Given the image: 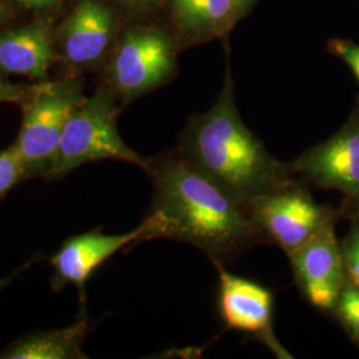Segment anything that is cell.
Listing matches in <instances>:
<instances>
[{
	"label": "cell",
	"instance_id": "cell-15",
	"mask_svg": "<svg viewBox=\"0 0 359 359\" xmlns=\"http://www.w3.org/2000/svg\"><path fill=\"white\" fill-rule=\"evenodd\" d=\"M333 314L341 322L351 341L359 346V287L347 278L338 295Z\"/></svg>",
	"mask_w": 359,
	"mask_h": 359
},
{
	"label": "cell",
	"instance_id": "cell-10",
	"mask_svg": "<svg viewBox=\"0 0 359 359\" xmlns=\"http://www.w3.org/2000/svg\"><path fill=\"white\" fill-rule=\"evenodd\" d=\"M216 269L219 274V311L224 321L231 329L252 334L281 353L271 330L273 295L269 289L234 276L224 266Z\"/></svg>",
	"mask_w": 359,
	"mask_h": 359
},
{
	"label": "cell",
	"instance_id": "cell-13",
	"mask_svg": "<svg viewBox=\"0 0 359 359\" xmlns=\"http://www.w3.org/2000/svg\"><path fill=\"white\" fill-rule=\"evenodd\" d=\"M88 332L86 318L51 332L26 334L0 353L1 359H83L81 345Z\"/></svg>",
	"mask_w": 359,
	"mask_h": 359
},
{
	"label": "cell",
	"instance_id": "cell-11",
	"mask_svg": "<svg viewBox=\"0 0 359 359\" xmlns=\"http://www.w3.org/2000/svg\"><path fill=\"white\" fill-rule=\"evenodd\" d=\"M114 18L99 1L83 0L65 23L62 47L65 59L72 67L97 63L112 38Z\"/></svg>",
	"mask_w": 359,
	"mask_h": 359
},
{
	"label": "cell",
	"instance_id": "cell-18",
	"mask_svg": "<svg viewBox=\"0 0 359 359\" xmlns=\"http://www.w3.org/2000/svg\"><path fill=\"white\" fill-rule=\"evenodd\" d=\"M330 50L341 57L351 69V72L355 75L359 81V44H355L348 40L342 39H334L330 41Z\"/></svg>",
	"mask_w": 359,
	"mask_h": 359
},
{
	"label": "cell",
	"instance_id": "cell-20",
	"mask_svg": "<svg viewBox=\"0 0 359 359\" xmlns=\"http://www.w3.org/2000/svg\"><path fill=\"white\" fill-rule=\"evenodd\" d=\"M15 1L31 8H47V7L56 6L60 0H15Z\"/></svg>",
	"mask_w": 359,
	"mask_h": 359
},
{
	"label": "cell",
	"instance_id": "cell-14",
	"mask_svg": "<svg viewBox=\"0 0 359 359\" xmlns=\"http://www.w3.org/2000/svg\"><path fill=\"white\" fill-rule=\"evenodd\" d=\"M172 7L177 25L198 36L224 32L237 15L234 0H172Z\"/></svg>",
	"mask_w": 359,
	"mask_h": 359
},
{
	"label": "cell",
	"instance_id": "cell-24",
	"mask_svg": "<svg viewBox=\"0 0 359 359\" xmlns=\"http://www.w3.org/2000/svg\"><path fill=\"white\" fill-rule=\"evenodd\" d=\"M4 13H6V10H4V7H3V4L0 3V18L4 15Z\"/></svg>",
	"mask_w": 359,
	"mask_h": 359
},
{
	"label": "cell",
	"instance_id": "cell-2",
	"mask_svg": "<svg viewBox=\"0 0 359 359\" xmlns=\"http://www.w3.org/2000/svg\"><path fill=\"white\" fill-rule=\"evenodd\" d=\"M177 151L243 205L297 179L290 164L276 158L245 126L236 105L229 69L217 102L189 121Z\"/></svg>",
	"mask_w": 359,
	"mask_h": 359
},
{
	"label": "cell",
	"instance_id": "cell-3",
	"mask_svg": "<svg viewBox=\"0 0 359 359\" xmlns=\"http://www.w3.org/2000/svg\"><path fill=\"white\" fill-rule=\"evenodd\" d=\"M116 93L108 86L84 99L65 126L56 158L44 180L57 181L76 168L104 160L123 161L145 172L149 158L129 148L117 128Z\"/></svg>",
	"mask_w": 359,
	"mask_h": 359
},
{
	"label": "cell",
	"instance_id": "cell-1",
	"mask_svg": "<svg viewBox=\"0 0 359 359\" xmlns=\"http://www.w3.org/2000/svg\"><path fill=\"white\" fill-rule=\"evenodd\" d=\"M145 173L154 184L147 217L152 240L192 245L217 266H226L250 248L265 244L243 204L231 198L180 154L149 158Z\"/></svg>",
	"mask_w": 359,
	"mask_h": 359
},
{
	"label": "cell",
	"instance_id": "cell-4",
	"mask_svg": "<svg viewBox=\"0 0 359 359\" xmlns=\"http://www.w3.org/2000/svg\"><path fill=\"white\" fill-rule=\"evenodd\" d=\"M84 99L83 81L74 76L55 81L43 80L28 88L22 103V126L13 144L28 179L47 177L65 126Z\"/></svg>",
	"mask_w": 359,
	"mask_h": 359
},
{
	"label": "cell",
	"instance_id": "cell-8",
	"mask_svg": "<svg viewBox=\"0 0 359 359\" xmlns=\"http://www.w3.org/2000/svg\"><path fill=\"white\" fill-rule=\"evenodd\" d=\"M152 229L151 218L145 217L139 226L123 234H105L95 229L68 238L51 257L53 289L74 285L84 302L86 285L92 273L124 248L152 240Z\"/></svg>",
	"mask_w": 359,
	"mask_h": 359
},
{
	"label": "cell",
	"instance_id": "cell-7",
	"mask_svg": "<svg viewBox=\"0 0 359 359\" xmlns=\"http://www.w3.org/2000/svg\"><path fill=\"white\" fill-rule=\"evenodd\" d=\"M289 164L295 176L342 193L353 205L359 198V115L351 116L332 137Z\"/></svg>",
	"mask_w": 359,
	"mask_h": 359
},
{
	"label": "cell",
	"instance_id": "cell-25",
	"mask_svg": "<svg viewBox=\"0 0 359 359\" xmlns=\"http://www.w3.org/2000/svg\"><path fill=\"white\" fill-rule=\"evenodd\" d=\"M132 1H137V3H140V1H145V0H132Z\"/></svg>",
	"mask_w": 359,
	"mask_h": 359
},
{
	"label": "cell",
	"instance_id": "cell-23",
	"mask_svg": "<svg viewBox=\"0 0 359 359\" xmlns=\"http://www.w3.org/2000/svg\"><path fill=\"white\" fill-rule=\"evenodd\" d=\"M351 206H353V209H354V212H353V218L359 221V198Z\"/></svg>",
	"mask_w": 359,
	"mask_h": 359
},
{
	"label": "cell",
	"instance_id": "cell-9",
	"mask_svg": "<svg viewBox=\"0 0 359 359\" xmlns=\"http://www.w3.org/2000/svg\"><path fill=\"white\" fill-rule=\"evenodd\" d=\"M286 256L293 268L295 283L309 304L321 311L333 313L346 281L335 224L326 226Z\"/></svg>",
	"mask_w": 359,
	"mask_h": 359
},
{
	"label": "cell",
	"instance_id": "cell-6",
	"mask_svg": "<svg viewBox=\"0 0 359 359\" xmlns=\"http://www.w3.org/2000/svg\"><path fill=\"white\" fill-rule=\"evenodd\" d=\"M175 69V46L167 35L156 29L132 31L112 56L108 87L128 102L167 83Z\"/></svg>",
	"mask_w": 359,
	"mask_h": 359
},
{
	"label": "cell",
	"instance_id": "cell-21",
	"mask_svg": "<svg viewBox=\"0 0 359 359\" xmlns=\"http://www.w3.org/2000/svg\"><path fill=\"white\" fill-rule=\"evenodd\" d=\"M20 273V270H16L15 273H13L11 276H8V277H4V278H0V292L3 290V289H6L10 283H13V278L18 276Z\"/></svg>",
	"mask_w": 359,
	"mask_h": 359
},
{
	"label": "cell",
	"instance_id": "cell-22",
	"mask_svg": "<svg viewBox=\"0 0 359 359\" xmlns=\"http://www.w3.org/2000/svg\"><path fill=\"white\" fill-rule=\"evenodd\" d=\"M249 1H250V0H234V4H236V10H237V13L243 11V8H244L245 6H246Z\"/></svg>",
	"mask_w": 359,
	"mask_h": 359
},
{
	"label": "cell",
	"instance_id": "cell-5",
	"mask_svg": "<svg viewBox=\"0 0 359 359\" xmlns=\"http://www.w3.org/2000/svg\"><path fill=\"white\" fill-rule=\"evenodd\" d=\"M245 208L264 243L277 245L286 255L306 244L338 218L337 210L318 204L298 179L257 197Z\"/></svg>",
	"mask_w": 359,
	"mask_h": 359
},
{
	"label": "cell",
	"instance_id": "cell-16",
	"mask_svg": "<svg viewBox=\"0 0 359 359\" xmlns=\"http://www.w3.org/2000/svg\"><path fill=\"white\" fill-rule=\"evenodd\" d=\"M27 179L25 165L13 145L0 151V198Z\"/></svg>",
	"mask_w": 359,
	"mask_h": 359
},
{
	"label": "cell",
	"instance_id": "cell-19",
	"mask_svg": "<svg viewBox=\"0 0 359 359\" xmlns=\"http://www.w3.org/2000/svg\"><path fill=\"white\" fill-rule=\"evenodd\" d=\"M27 90L28 88L8 83L0 77V103L22 104L26 97Z\"/></svg>",
	"mask_w": 359,
	"mask_h": 359
},
{
	"label": "cell",
	"instance_id": "cell-12",
	"mask_svg": "<svg viewBox=\"0 0 359 359\" xmlns=\"http://www.w3.org/2000/svg\"><path fill=\"white\" fill-rule=\"evenodd\" d=\"M56 55L44 27H26L0 34V74L47 80Z\"/></svg>",
	"mask_w": 359,
	"mask_h": 359
},
{
	"label": "cell",
	"instance_id": "cell-17",
	"mask_svg": "<svg viewBox=\"0 0 359 359\" xmlns=\"http://www.w3.org/2000/svg\"><path fill=\"white\" fill-rule=\"evenodd\" d=\"M341 250L346 278L359 287V221H351L350 229L341 241Z\"/></svg>",
	"mask_w": 359,
	"mask_h": 359
}]
</instances>
